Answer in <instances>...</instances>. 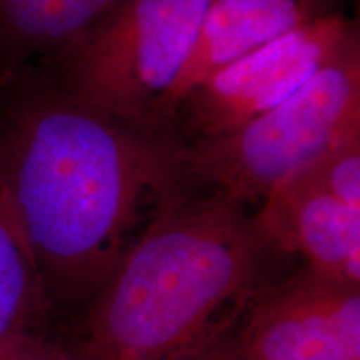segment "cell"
<instances>
[{"label":"cell","instance_id":"cell-1","mask_svg":"<svg viewBox=\"0 0 360 360\" xmlns=\"http://www.w3.org/2000/svg\"><path fill=\"white\" fill-rule=\"evenodd\" d=\"M188 184L175 134L112 119L32 72L0 82V188L47 302L92 299L141 207Z\"/></svg>","mask_w":360,"mask_h":360},{"label":"cell","instance_id":"cell-2","mask_svg":"<svg viewBox=\"0 0 360 360\" xmlns=\"http://www.w3.org/2000/svg\"><path fill=\"white\" fill-rule=\"evenodd\" d=\"M274 249L254 215L188 191L154 215L90 299L74 360H182L260 290Z\"/></svg>","mask_w":360,"mask_h":360},{"label":"cell","instance_id":"cell-3","mask_svg":"<svg viewBox=\"0 0 360 360\" xmlns=\"http://www.w3.org/2000/svg\"><path fill=\"white\" fill-rule=\"evenodd\" d=\"M210 4L122 0L82 35L25 72L112 119L174 134L169 97Z\"/></svg>","mask_w":360,"mask_h":360},{"label":"cell","instance_id":"cell-4","mask_svg":"<svg viewBox=\"0 0 360 360\" xmlns=\"http://www.w3.org/2000/svg\"><path fill=\"white\" fill-rule=\"evenodd\" d=\"M360 137L359 25L304 87L240 127L180 142L188 182L237 204L264 200L287 177Z\"/></svg>","mask_w":360,"mask_h":360},{"label":"cell","instance_id":"cell-5","mask_svg":"<svg viewBox=\"0 0 360 360\" xmlns=\"http://www.w3.org/2000/svg\"><path fill=\"white\" fill-rule=\"evenodd\" d=\"M357 25L339 11L297 25L197 85L175 107L172 125L182 119L195 141L231 132L276 109L327 64Z\"/></svg>","mask_w":360,"mask_h":360},{"label":"cell","instance_id":"cell-6","mask_svg":"<svg viewBox=\"0 0 360 360\" xmlns=\"http://www.w3.org/2000/svg\"><path fill=\"white\" fill-rule=\"evenodd\" d=\"M252 299L240 360H360V285L304 269Z\"/></svg>","mask_w":360,"mask_h":360},{"label":"cell","instance_id":"cell-7","mask_svg":"<svg viewBox=\"0 0 360 360\" xmlns=\"http://www.w3.org/2000/svg\"><path fill=\"white\" fill-rule=\"evenodd\" d=\"M254 219L272 249L300 254L314 272L360 285V209L335 199L302 170L278 184Z\"/></svg>","mask_w":360,"mask_h":360},{"label":"cell","instance_id":"cell-8","mask_svg":"<svg viewBox=\"0 0 360 360\" xmlns=\"http://www.w3.org/2000/svg\"><path fill=\"white\" fill-rule=\"evenodd\" d=\"M332 4L334 0H212L170 92V127L175 107L197 85L297 25L334 12Z\"/></svg>","mask_w":360,"mask_h":360},{"label":"cell","instance_id":"cell-9","mask_svg":"<svg viewBox=\"0 0 360 360\" xmlns=\"http://www.w3.org/2000/svg\"><path fill=\"white\" fill-rule=\"evenodd\" d=\"M122 0H0V82L69 45Z\"/></svg>","mask_w":360,"mask_h":360},{"label":"cell","instance_id":"cell-10","mask_svg":"<svg viewBox=\"0 0 360 360\" xmlns=\"http://www.w3.org/2000/svg\"><path fill=\"white\" fill-rule=\"evenodd\" d=\"M45 305L37 267L0 188V347L32 334Z\"/></svg>","mask_w":360,"mask_h":360},{"label":"cell","instance_id":"cell-11","mask_svg":"<svg viewBox=\"0 0 360 360\" xmlns=\"http://www.w3.org/2000/svg\"><path fill=\"white\" fill-rule=\"evenodd\" d=\"M300 170L335 199L360 209V137L332 148Z\"/></svg>","mask_w":360,"mask_h":360},{"label":"cell","instance_id":"cell-12","mask_svg":"<svg viewBox=\"0 0 360 360\" xmlns=\"http://www.w3.org/2000/svg\"><path fill=\"white\" fill-rule=\"evenodd\" d=\"M0 360H74V357L32 332L0 347Z\"/></svg>","mask_w":360,"mask_h":360},{"label":"cell","instance_id":"cell-13","mask_svg":"<svg viewBox=\"0 0 360 360\" xmlns=\"http://www.w3.org/2000/svg\"><path fill=\"white\" fill-rule=\"evenodd\" d=\"M182 360H240L237 355L236 345L233 342H229L225 339H217L210 342V344L204 345V347L197 350Z\"/></svg>","mask_w":360,"mask_h":360}]
</instances>
